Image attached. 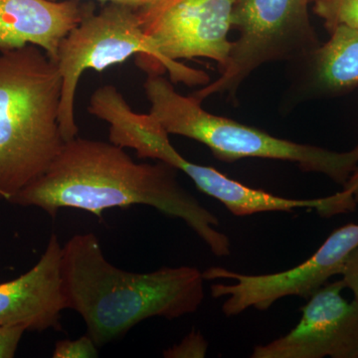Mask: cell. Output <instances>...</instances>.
Segmentation results:
<instances>
[{
	"label": "cell",
	"mask_w": 358,
	"mask_h": 358,
	"mask_svg": "<svg viewBox=\"0 0 358 358\" xmlns=\"http://www.w3.org/2000/svg\"><path fill=\"white\" fill-rule=\"evenodd\" d=\"M331 33L327 43L296 62L301 66L296 84L301 100L343 95L358 88V30L338 26Z\"/></svg>",
	"instance_id": "4fadbf2b"
},
{
	"label": "cell",
	"mask_w": 358,
	"mask_h": 358,
	"mask_svg": "<svg viewBox=\"0 0 358 358\" xmlns=\"http://www.w3.org/2000/svg\"><path fill=\"white\" fill-rule=\"evenodd\" d=\"M93 11L79 0H0V51L34 45L56 62L62 40Z\"/></svg>",
	"instance_id": "7c38bea8"
},
{
	"label": "cell",
	"mask_w": 358,
	"mask_h": 358,
	"mask_svg": "<svg viewBox=\"0 0 358 358\" xmlns=\"http://www.w3.org/2000/svg\"><path fill=\"white\" fill-rule=\"evenodd\" d=\"M207 348L208 345L203 336L199 331H192L183 338L180 343L166 350L164 352V357L169 358L204 357L206 355Z\"/></svg>",
	"instance_id": "2e32d148"
},
{
	"label": "cell",
	"mask_w": 358,
	"mask_h": 358,
	"mask_svg": "<svg viewBox=\"0 0 358 358\" xmlns=\"http://www.w3.org/2000/svg\"><path fill=\"white\" fill-rule=\"evenodd\" d=\"M150 114L169 134L185 136L210 148L224 162L258 157L298 164L306 173H322L345 185L358 167V145L345 152L301 145L262 129L206 112L194 96H182L159 73H148L143 84Z\"/></svg>",
	"instance_id": "277c9868"
},
{
	"label": "cell",
	"mask_w": 358,
	"mask_h": 358,
	"mask_svg": "<svg viewBox=\"0 0 358 358\" xmlns=\"http://www.w3.org/2000/svg\"><path fill=\"white\" fill-rule=\"evenodd\" d=\"M27 331L23 326H0V358H13L21 338Z\"/></svg>",
	"instance_id": "e0dca14e"
},
{
	"label": "cell",
	"mask_w": 358,
	"mask_h": 358,
	"mask_svg": "<svg viewBox=\"0 0 358 358\" xmlns=\"http://www.w3.org/2000/svg\"><path fill=\"white\" fill-rule=\"evenodd\" d=\"M61 275L66 310L81 315L98 348L150 317L192 315L204 300L205 279L199 268L122 270L108 261L93 233L74 235L62 246Z\"/></svg>",
	"instance_id": "7a4b0ae2"
},
{
	"label": "cell",
	"mask_w": 358,
	"mask_h": 358,
	"mask_svg": "<svg viewBox=\"0 0 358 358\" xmlns=\"http://www.w3.org/2000/svg\"><path fill=\"white\" fill-rule=\"evenodd\" d=\"M358 249V224H348L329 235L320 249L305 262L284 272L244 275L225 268L203 272L205 280H231V284H213V298H226L222 312L235 317L253 308L265 310L286 296L310 299L334 275H341L348 257Z\"/></svg>",
	"instance_id": "ba28073f"
},
{
	"label": "cell",
	"mask_w": 358,
	"mask_h": 358,
	"mask_svg": "<svg viewBox=\"0 0 358 358\" xmlns=\"http://www.w3.org/2000/svg\"><path fill=\"white\" fill-rule=\"evenodd\" d=\"M343 192L352 199H355L358 203V167L357 171L353 173L350 178L348 179V182L345 183Z\"/></svg>",
	"instance_id": "d6986e66"
},
{
	"label": "cell",
	"mask_w": 358,
	"mask_h": 358,
	"mask_svg": "<svg viewBox=\"0 0 358 358\" xmlns=\"http://www.w3.org/2000/svg\"><path fill=\"white\" fill-rule=\"evenodd\" d=\"M313 1H315V0H313Z\"/></svg>",
	"instance_id": "44dd1931"
},
{
	"label": "cell",
	"mask_w": 358,
	"mask_h": 358,
	"mask_svg": "<svg viewBox=\"0 0 358 358\" xmlns=\"http://www.w3.org/2000/svg\"><path fill=\"white\" fill-rule=\"evenodd\" d=\"M61 259L62 246L52 234L34 267L13 281L0 282V326H23L27 331L58 329L66 310Z\"/></svg>",
	"instance_id": "8fae6325"
},
{
	"label": "cell",
	"mask_w": 358,
	"mask_h": 358,
	"mask_svg": "<svg viewBox=\"0 0 358 358\" xmlns=\"http://www.w3.org/2000/svg\"><path fill=\"white\" fill-rule=\"evenodd\" d=\"M313 13L324 21L329 32L338 26L358 30V0H315Z\"/></svg>",
	"instance_id": "5bb4252c"
},
{
	"label": "cell",
	"mask_w": 358,
	"mask_h": 358,
	"mask_svg": "<svg viewBox=\"0 0 358 358\" xmlns=\"http://www.w3.org/2000/svg\"><path fill=\"white\" fill-rule=\"evenodd\" d=\"M343 282L345 288L350 289L353 294V301L358 305V249L348 257L343 268Z\"/></svg>",
	"instance_id": "ac0fdd59"
},
{
	"label": "cell",
	"mask_w": 358,
	"mask_h": 358,
	"mask_svg": "<svg viewBox=\"0 0 358 358\" xmlns=\"http://www.w3.org/2000/svg\"><path fill=\"white\" fill-rule=\"evenodd\" d=\"M126 145L140 159L162 162L182 171L200 192L218 200L235 216H249L262 212H292L315 209L322 217L338 214L334 195L317 199H291L277 196L242 185L212 167L200 166L179 154L169 141V134L150 117H143L129 128Z\"/></svg>",
	"instance_id": "9c48e42d"
},
{
	"label": "cell",
	"mask_w": 358,
	"mask_h": 358,
	"mask_svg": "<svg viewBox=\"0 0 358 358\" xmlns=\"http://www.w3.org/2000/svg\"><path fill=\"white\" fill-rule=\"evenodd\" d=\"M134 55L138 56V65L145 72L164 74L159 52L143 31L138 9L134 7L107 3L68 33L59 46L55 62L62 79L59 124L65 141L76 138L79 131L74 102L85 71L102 72Z\"/></svg>",
	"instance_id": "8992f818"
},
{
	"label": "cell",
	"mask_w": 358,
	"mask_h": 358,
	"mask_svg": "<svg viewBox=\"0 0 358 358\" xmlns=\"http://www.w3.org/2000/svg\"><path fill=\"white\" fill-rule=\"evenodd\" d=\"M343 280L326 284L301 308L286 336L257 345L252 358H358V305L341 296Z\"/></svg>",
	"instance_id": "30bf717a"
},
{
	"label": "cell",
	"mask_w": 358,
	"mask_h": 358,
	"mask_svg": "<svg viewBox=\"0 0 358 358\" xmlns=\"http://www.w3.org/2000/svg\"><path fill=\"white\" fill-rule=\"evenodd\" d=\"M236 0H152L138 9L143 31L173 83L206 85L204 71L186 67L179 59L207 58L222 70L231 45L228 33Z\"/></svg>",
	"instance_id": "52a82bcc"
},
{
	"label": "cell",
	"mask_w": 358,
	"mask_h": 358,
	"mask_svg": "<svg viewBox=\"0 0 358 358\" xmlns=\"http://www.w3.org/2000/svg\"><path fill=\"white\" fill-rule=\"evenodd\" d=\"M61 94L57 65L39 47L0 51V200L43 176L64 148Z\"/></svg>",
	"instance_id": "3957f363"
},
{
	"label": "cell",
	"mask_w": 358,
	"mask_h": 358,
	"mask_svg": "<svg viewBox=\"0 0 358 358\" xmlns=\"http://www.w3.org/2000/svg\"><path fill=\"white\" fill-rule=\"evenodd\" d=\"M98 345L89 334L80 338L60 341L54 348V358H94L98 357Z\"/></svg>",
	"instance_id": "9a60e30c"
},
{
	"label": "cell",
	"mask_w": 358,
	"mask_h": 358,
	"mask_svg": "<svg viewBox=\"0 0 358 358\" xmlns=\"http://www.w3.org/2000/svg\"><path fill=\"white\" fill-rule=\"evenodd\" d=\"M178 169L162 162L138 164L113 143L76 138L48 171L23 188L9 203L37 207L51 218L61 208L102 216L115 207L147 205L185 221L217 257L229 256L231 241L219 219L179 183Z\"/></svg>",
	"instance_id": "6da1fadb"
},
{
	"label": "cell",
	"mask_w": 358,
	"mask_h": 358,
	"mask_svg": "<svg viewBox=\"0 0 358 358\" xmlns=\"http://www.w3.org/2000/svg\"><path fill=\"white\" fill-rule=\"evenodd\" d=\"M51 1H59V0H51ZM99 1L106 2V3H119L134 7L136 9H140L141 7L147 6L152 0H99Z\"/></svg>",
	"instance_id": "ffe728a7"
},
{
	"label": "cell",
	"mask_w": 358,
	"mask_h": 358,
	"mask_svg": "<svg viewBox=\"0 0 358 358\" xmlns=\"http://www.w3.org/2000/svg\"><path fill=\"white\" fill-rule=\"evenodd\" d=\"M313 0H236L231 27L240 37L231 45L220 77L193 96L203 102L215 94L235 98L253 71L274 61L299 62L320 46L308 17Z\"/></svg>",
	"instance_id": "5b68a950"
}]
</instances>
